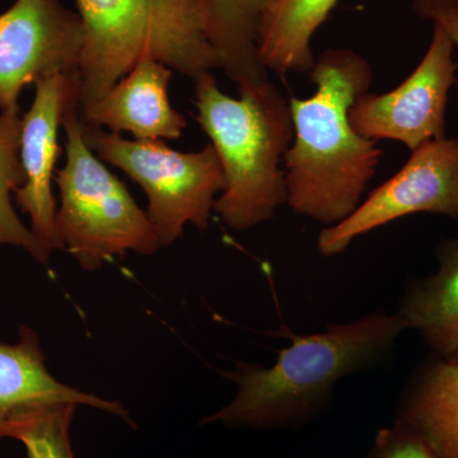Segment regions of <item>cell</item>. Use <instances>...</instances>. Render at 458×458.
<instances>
[{
	"label": "cell",
	"mask_w": 458,
	"mask_h": 458,
	"mask_svg": "<svg viewBox=\"0 0 458 458\" xmlns=\"http://www.w3.org/2000/svg\"><path fill=\"white\" fill-rule=\"evenodd\" d=\"M310 75L316 87L311 98L289 99L294 137L283 159L286 204L330 227L360 207L384 150L349 120L352 105L372 84L369 63L352 50L327 49Z\"/></svg>",
	"instance_id": "6da1fadb"
},
{
	"label": "cell",
	"mask_w": 458,
	"mask_h": 458,
	"mask_svg": "<svg viewBox=\"0 0 458 458\" xmlns=\"http://www.w3.org/2000/svg\"><path fill=\"white\" fill-rule=\"evenodd\" d=\"M405 322L397 313L376 311L348 324L328 325L322 333L301 335L282 327L291 345L271 367L240 361L223 376L237 394L201 424L229 428L293 429L327 408L334 386L344 377L378 366L393 352Z\"/></svg>",
	"instance_id": "7a4b0ae2"
},
{
	"label": "cell",
	"mask_w": 458,
	"mask_h": 458,
	"mask_svg": "<svg viewBox=\"0 0 458 458\" xmlns=\"http://www.w3.org/2000/svg\"><path fill=\"white\" fill-rule=\"evenodd\" d=\"M240 98L223 93L212 74L195 81L198 122L218 155L225 188L214 212L237 231L269 222L286 204L280 167L293 141L289 101L270 81L238 86Z\"/></svg>",
	"instance_id": "3957f363"
},
{
	"label": "cell",
	"mask_w": 458,
	"mask_h": 458,
	"mask_svg": "<svg viewBox=\"0 0 458 458\" xmlns=\"http://www.w3.org/2000/svg\"><path fill=\"white\" fill-rule=\"evenodd\" d=\"M77 5L84 29L80 108L104 98L146 57L194 82L221 68L203 0H77Z\"/></svg>",
	"instance_id": "277c9868"
},
{
	"label": "cell",
	"mask_w": 458,
	"mask_h": 458,
	"mask_svg": "<svg viewBox=\"0 0 458 458\" xmlns=\"http://www.w3.org/2000/svg\"><path fill=\"white\" fill-rule=\"evenodd\" d=\"M80 111L74 105L63 119L66 161L54 177L60 192L56 229L62 250L87 271L129 251L155 255L162 245L149 216L87 146Z\"/></svg>",
	"instance_id": "5b68a950"
},
{
	"label": "cell",
	"mask_w": 458,
	"mask_h": 458,
	"mask_svg": "<svg viewBox=\"0 0 458 458\" xmlns=\"http://www.w3.org/2000/svg\"><path fill=\"white\" fill-rule=\"evenodd\" d=\"M87 146L102 162L125 172L146 192L147 214L162 247L172 246L188 225L207 229L225 174L212 144L179 152L162 140H126L82 122Z\"/></svg>",
	"instance_id": "8992f818"
},
{
	"label": "cell",
	"mask_w": 458,
	"mask_h": 458,
	"mask_svg": "<svg viewBox=\"0 0 458 458\" xmlns=\"http://www.w3.org/2000/svg\"><path fill=\"white\" fill-rule=\"evenodd\" d=\"M418 213L458 219V138L443 137L412 150L391 179L373 190L343 222L319 232L318 250L325 258L345 251L355 238Z\"/></svg>",
	"instance_id": "52a82bcc"
},
{
	"label": "cell",
	"mask_w": 458,
	"mask_h": 458,
	"mask_svg": "<svg viewBox=\"0 0 458 458\" xmlns=\"http://www.w3.org/2000/svg\"><path fill=\"white\" fill-rule=\"evenodd\" d=\"M84 29L62 0H16L0 13V113H20L26 86L80 71Z\"/></svg>",
	"instance_id": "ba28073f"
},
{
	"label": "cell",
	"mask_w": 458,
	"mask_h": 458,
	"mask_svg": "<svg viewBox=\"0 0 458 458\" xmlns=\"http://www.w3.org/2000/svg\"><path fill=\"white\" fill-rule=\"evenodd\" d=\"M454 42L434 25L432 42L415 71L396 89L377 95L366 92L349 111L354 131L370 140H394L410 152L427 141L445 137V108L457 83Z\"/></svg>",
	"instance_id": "9c48e42d"
},
{
	"label": "cell",
	"mask_w": 458,
	"mask_h": 458,
	"mask_svg": "<svg viewBox=\"0 0 458 458\" xmlns=\"http://www.w3.org/2000/svg\"><path fill=\"white\" fill-rule=\"evenodd\" d=\"M80 105L78 73L55 75L35 84V98L22 117L21 161L23 186L14 192L16 203L30 216V228L50 251L62 250L56 229L53 180L59 158V131L66 111Z\"/></svg>",
	"instance_id": "30bf717a"
},
{
	"label": "cell",
	"mask_w": 458,
	"mask_h": 458,
	"mask_svg": "<svg viewBox=\"0 0 458 458\" xmlns=\"http://www.w3.org/2000/svg\"><path fill=\"white\" fill-rule=\"evenodd\" d=\"M172 72L152 57L141 59L104 98L81 107V119L137 140H179L188 122L168 98Z\"/></svg>",
	"instance_id": "8fae6325"
},
{
	"label": "cell",
	"mask_w": 458,
	"mask_h": 458,
	"mask_svg": "<svg viewBox=\"0 0 458 458\" xmlns=\"http://www.w3.org/2000/svg\"><path fill=\"white\" fill-rule=\"evenodd\" d=\"M47 403L89 406L132 424L122 403L84 393L51 375L38 333L21 325L16 343H0V441L5 438V426L14 412Z\"/></svg>",
	"instance_id": "7c38bea8"
},
{
	"label": "cell",
	"mask_w": 458,
	"mask_h": 458,
	"mask_svg": "<svg viewBox=\"0 0 458 458\" xmlns=\"http://www.w3.org/2000/svg\"><path fill=\"white\" fill-rule=\"evenodd\" d=\"M438 269L408 286L397 315L434 357L458 364V237L439 247Z\"/></svg>",
	"instance_id": "4fadbf2b"
},
{
	"label": "cell",
	"mask_w": 458,
	"mask_h": 458,
	"mask_svg": "<svg viewBox=\"0 0 458 458\" xmlns=\"http://www.w3.org/2000/svg\"><path fill=\"white\" fill-rule=\"evenodd\" d=\"M396 423L426 439L441 458H458V364L429 358L401 397Z\"/></svg>",
	"instance_id": "5bb4252c"
},
{
	"label": "cell",
	"mask_w": 458,
	"mask_h": 458,
	"mask_svg": "<svg viewBox=\"0 0 458 458\" xmlns=\"http://www.w3.org/2000/svg\"><path fill=\"white\" fill-rule=\"evenodd\" d=\"M339 0H267L256 36L259 62L279 75L311 72L313 35Z\"/></svg>",
	"instance_id": "9a60e30c"
},
{
	"label": "cell",
	"mask_w": 458,
	"mask_h": 458,
	"mask_svg": "<svg viewBox=\"0 0 458 458\" xmlns=\"http://www.w3.org/2000/svg\"><path fill=\"white\" fill-rule=\"evenodd\" d=\"M267 0H203L208 35L232 82H264L267 71L256 47L259 20Z\"/></svg>",
	"instance_id": "2e32d148"
},
{
	"label": "cell",
	"mask_w": 458,
	"mask_h": 458,
	"mask_svg": "<svg viewBox=\"0 0 458 458\" xmlns=\"http://www.w3.org/2000/svg\"><path fill=\"white\" fill-rule=\"evenodd\" d=\"M20 113H0V249L14 246L25 250L38 264L49 265L51 252L21 221L14 209L12 194L25 183L21 161Z\"/></svg>",
	"instance_id": "e0dca14e"
},
{
	"label": "cell",
	"mask_w": 458,
	"mask_h": 458,
	"mask_svg": "<svg viewBox=\"0 0 458 458\" xmlns=\"http://www.w3.org/2000/svg\"><path fill=\"white\" fill-rule=\"evenodd\" d=\"M77 403H47L18 410L5 426V438L23 445L26 458H75L71 428Z\"/></svg>",
	"instance_id": "ac0fdd59"
},
{
	"label": "cell",
	"mask_w": 458,
	"mask_h": 458,
	"mask_svg": "<svg viewBox=\"0 0 458 458\" xmlns=\"http://www.w3.org/2000/svg\"><path fill=\"white\" fill-rule=\"evenodd\" d=\"M367 458H441L426 439L396 423L382 428Z\"/></svg>",
	"instance_id": "d6986e66"
},
{
	"label": "cell",
	"mask_w": 458,
	"mask_h": 458,
	"mask_svg": "<svg viewBox=\"0 0 458 458\" xmlns=\"http://www.w3.org/2000/svg\"><path fill=\"white\" fill-rule=\"evenodd\" d=\"M414 9L424 20L443 27L458 49V0H414Z\"/></svg>",
	"instance_id": "ffe728a7"
}]
</instances>
